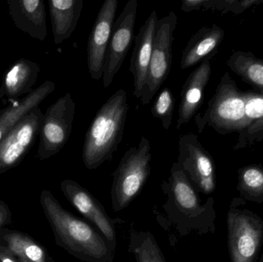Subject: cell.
Segmentation results:
<instances>
[{
	"mask_svg": "<svg viewBox=\"0 0 263 262\" xmlns=\"http://www.w3.org/2000/svg\"><path fill=\"white\" fill-rule=\"evenodd\" d=\"M162 190L166 197L162 214L156 213V220L165 230L174 231L178 236L192 232L206 233L213 228V201L202 206L198 192L177 162L170 170L168 179L162 182Z\"/></svg>",
	"mask_w": 263,
	"mask_h": 262,
	"instance_id": "obj_1",
	"label": "cell"
},
{
	"mask_svg": "<svg viewBox=\"0 0 263 262\" xmlns=\"http://www.w3.org/2000/svg\"><path fill=\"white\" fill-rule=\"evenodd\" d=\"M40 201L57 246L83 262H114L116 249L97 228L63 209L50 191Z\"/></svg>",
	"mask_w": 263,
	"mask_h": 262,
	"instance_id": "obj_2",
	"label": "cell"
},
{
	"mask_svg": "<svg viewBox=\"0 0 263 262\" xmlns=\"http://www.w3.org/2000/svg\"><path fill=\"white\" fill-rule=\"evenodd\" d=\"M129 107L127 92L120 89L99 109L83 142L82 157L86 169H97L112 159L123 140Z\"/></svg>",
	"mask_w": 263,
	"mask_h": 262,
	"instance_id": "obj_3",
	"label": "cell"
},
{
	"mask_svg": "<svg viewBox=\"0 0 263 262\" xmlns=\"http://www.w3.org/2000/svg\"><path fill=\"white\" fill-rule=\"evenodd\" d=\"M247 100V91L239 89L230 74L226 72L205 112L195 116L198 132L202 133L205 127H210L222 135L232 132L240 133L248 127Z\"/></svg>",
	"mask_w": 263,
	"mask_h": 262,
	"instance_id": "obj_4",
	"label": "cell"
},
{
	"mask_svg": "<svg viewBox=\"0 0 263 262\" xmlns=\"http://www.w3.org/2000/svg\"><path fill=\"white\" fill-rule=\"evenodd\" d=\"M151 144L145 137L125 152L114 173L111 199L114 212L127 208L142 190L151 172Z\"/></svg>",
	"mask_w": 263,
	"mask_h": 262,
	"instance_id": "obj_5",
	"label": "cell"
},
{
	"mask_svg": "<svg viewBox=\"0 0 263 262\" xmlns=\"http://www.w3.org/2000/svg\"><path fill=\"white\" fill-rule=\"evenodd\" d=\"M176 25L177 15L174 12L159 18L148 75L140 98L143 106H147L150 103L170 75L173 63V44Z\"/></svg>",
	"mask_w": 263,
	"mask_h": 262,
	"instance_id": "obj_6",
	"label": "cell"
},
{
	"mask_svg": "<svg viewBox=\"0 0 263 262\" xmlns=\"http://www.w3.org/2000/svg\"><path fill=\"white\" fill-rule=\"evenodd\" d=\"M76 103L66 92L43 114L37 158L41 161L58 154L70 137L76 114Z\"/></svg>",
	"mask_w": 263,
	"mask_h": 262,
	"instance_id": "obj_7",
	"label": "cell"
},
{
	"mask_svg": "<svg viewBox=\"0 0 263 262\" xmlns=\"http://www.w3.org/2000/svg\"><path fill=\"white\" fill-rule=\"evenodd\" d=\"M178 164L197 192L210 194L216 189V168L208 151L195 134L187 133L179 140Z\"/></svg>",
	"mask_w": 263,
	"mask_h": 262,
	"instance_id": "obj_8",
	"label": "cell"
},
{
	"mask_svg": "<svg viewBox=\"0 0 263 262\" xmlns=\"http://www.w3.org/2000/svg\"><path fill=\"white\" fill-rule=\"evenodd\" d=\"M227 226L232 262H253L262 238V221L251 212L231 209Z\"/></svg>",
	"mask_w": 263,
	"mask_h": 262,
	"instance_id": "obj_9",
	"label": "cell"
},
{
	"mask_svg": "<svg viewBox=\"0 0 263 262\" xmlns=\"http://www.w3.org/2000/svg\"><path fill=\"white\" fill-rule=\"evenodd\" d=\"M43 118L40 107L33 108L0 142V175L24 159L40 134Z\"/></svg>",
	"mask_w": 263,
	"mask_h": 262,
	"instance_id": "obj_10",
	"label": "cell"
},
{
	"mask_svg": "<svg viewBox=\"0 0 263 262\" xmlns=\"http://www.w3.org/2000/svg\"><path fill=\"white\" fill-rule=\"evenodd\" d=\"M137 9V0H129L114 23L105 58L103 81L106 89L112 84L130 49L135 38Z\"/></svg>",
	"mask_w": 263,
	"mask_h": 262,
	"instance_id": "obj_11",
	"label": "cell"
},
{
	"mask_svg": "<svg viewBox=\"0 0 263 262\" xmlns=\"http://www.w3.org/2000/svg\"><path fill=\"white\" fill-rule=\"evenodd\" d=\"M60 189L71 205L89 220L116 249L117 232L115 223L106 213L103 205L89 191L73 180H63L60 184Z\"/></svg>",
	"mask_w": 263,
	"mask_h": 262,
	"instance_id": "obj_12",
	"label": "cell"
},
{
	"mask_svg": "<svg viewBox=\"0 0 263 262\" xmlns=\"http://www.w3.org/2000/svg\"><path fill=\"white\" fill-rule=\"evenodd\" d=\"M118 0H106L102 5L87 44V66L91 78H103L105 58L114 25Z\"/></svg>",
	"mask_w": 263,
	"mask_h": 262,
	"instance_id": "obj_13",
	"label": "cell"
},
{
	"mask_svg": "<svg viewBox=\"0 0 263 262\" xmlns=\"http://www.w3.org/2000/svg\"><path fill=\"white\" fill-rule=\"evenodd\" d=\"M216 54L205 58L189 75L182 86L179 106L176 129L180 130L188 124L202 106L204 92L212 74L211 59Z\"/></svg>",
	"mask_w": 263,
	"mask_h": 262,
	"instance_id": "obj_14",
	"label": "cell"
},
{
	"mask_svg": "<svg viewBox=\"0 0 263 262\" xmlns=\"http://www.w3.org/2000/svg\"><path fill=\"white\" fill-rule=\"evenodd\" d=\"M158 21L157 12L153 10L141 26L138 35L135 37V46L129 71L133 74L134 80L133 95L139 99L142 97L146 82Z\"/></svg>",
	"mask_w": 263,
	"mask_h": 262,
	"instance_id": "obj_15",
	"label": "cell"
},
{
	"mask_svg": "<svg viewBox=\"0 0 263 262\" xmlns=\"http://www.w3.org/2000/svg\"><path fill=\"white\" fill-rule=\"evenodd\" d=\"M40 71V66L35 62L26 58L15 61L3 75L0 99L3 103H15L20 97L30 93L36 83Z\"/></svg>",
	"mask_w": 263,
	"mask_h": 262,
	"instance_id": "obj_16",
	"label": "cell"
},
{
	"mask_svg": "<svg viewBox=\"0 0 263 262\" xmlns=\"http://www.w3.org/2000/svg\"><path fill=\"white\" fill-rule=\"evenodd\" d=\"M7 3L15 27L35 39H46L47 25L43 0H8Z\"/></svg>",
	"mask_w": 263,
	"mask_h": 262,
	"instance_id": "obj_17",
	"label": "cell"
},
{
	"mask_svg": "<svg viewBox=\"0 0 263 262\" xmlns=\"http://www.w3.org/2000/svg\"><path fill=\"white\" fill-rule=\"evenodd\" d=\"M224 36L225 31L217 25L201 28L191 37L182 52L181 69H190L210 55L217 53Z\"/></svg>",
	"mask_w": 263,
	"mask_h": 262,
	"instance_id": "obj_18",
	"label": "cell"
},
{
	"mask_svg": "<svg viewBox=\"0 0 263 262\" xmlns=\"http://www.w3.org/2000/svg\"><path fill=\"white\" fill-rule=\"evenodd\" d=\"M55 84L46 80L21 99L0 111V142L16 126L23 117L55 91Z\"/></svg>",
	"mask_w": 263,
	"mask_h": 262,
	"instance_id": "obj_19",
	"label": "cell"
},
{
	"mask_svg": "<svg viewBox=\"0 0 263 262\" xmlns=\"http://www.w3.org/2000/svg\"><path fill=\"white\" fill-rule=\"evenodd\" d=\"M48 3L54 43L61 44L75 31L83 9V0H49Z\"/></svg>",
	"mask_w": 263,
	"mask_h": 262,
	"instance_id": "obj_20",
	"label": "cell"
},
{
	"mask_svg": "<svg viewBox=\"0 0 263 262\" xmlns=\"http://www.w3.org/2000/svg\"><path fill=\"white\" fill-rule=\"evenodd\" d=\"M0 243L20 262H55L43 245L23 232L4 229L0 232Z\"/></svg>",
	"mask_w": 263,
	"mask_h": 262,
	"instance_id": "obj_21",
	"label": "cell"
},
{
	"mask_svg": "<svg viewBox=\"0 0 263 262\" xmlns=\"http://www.w3.org/2000/svg\"><path fill=\"white\" fill-rule=\"evenodd\" d=\"M227 66L242 81L249 83L263 95V59L254 54L236 51L227 62Z\"/></svg>",
	"mask_w": 263,
	"mask_h": 262,
	"instance_id": "obj_22",
	"label": "cell"
},
{
	"mask_svg": "<svg viewBox=\"0 0 263 262\" xmlns=\"http://www.w3.org/2000/svg\"><path fill=\"white\" fill-rule=\"evenodd\" d=\"M128 252L137 262H166L153 234L144 231L130 230Z\"/></svg>",
	"mask_w": 263,
	"mask_h": 262,
	"instance_id": "obj_23",
	"label": "cell"
},
{
	"mask_svg": "<svg viewBox=\"0 0 263 262\" xmlns=\"http://www.w3.org/2000/svg\"><path fill=\"white\" fill-rule=\"evenodd\" d=\"M238 189L252 200L263 199V168L260 166H246L239 170Z\"/></svg>",
	"mask_w": 263,
	"mask_h": 262,
	"instance_id": "obj_24",
	"label": "cell"
},
{
	"mask_svg": "<svg viewBox=\"0 0 263 262\" xmlns=\"http://www.w3.org/2000/svg\"><path fill=\"white\" fill-rule=\"evenodd\" d=\"M175 103L176 100L171 89L165 87L158 95L152 106V115L155 118H158L162 122V127L165 130H168L171 126Z\"/></svg>",
	"mask_w": 263,
	"mask_h": 262,
	"instance_id": "obj_25",
	"label": "cell"
},
{
	"mask_svg": "<svg viewBox=\"0 0 263 262\" xmlns=\"http://www.w3.org/2000/svg\"><path fill=\"white\" fill-rule=\"evenodd\" d=\"M262 0H204L202 10H216L222 13L232 12L233 13L240 14L254 5L260 4Z\"/></svg>",
	"mask_w": 263,
	"mask_h": 262,
	"instance_id": "obj_26",
	"label": "cell"
},
{
	"mask_svg": "<svg viewBox=\"0 0 263 262\" xmlns=\"http://www.w3.org/2000/svg\"><path fill=\"white\" fill-rule=\"evenodd\" d=\"M238 135L235 150L246 149L253 145L263 143V115Z\"/></svg>",
	"mask_w": 263,
	"mask_h": 262,
	"instance_id": "obj_27",
	"label": "cell"
},
{
	"mask_svg": "<svg viewBox=\"0 0 263 262\" xmlns=\"http://www.w3.org/2000/svg\"><path fill=\"white\" fill-rule=\"evenodd\" d=\"M12 223V212L8 205L0 199V232Z\"/></svg>",
	"mask_w": 263,
	"mask_h": 262,
	"instance_id": "obj_28",
	"label": "cell"
},
{
	"mask_svg": "<svg viewBox=\"0 0 263 262\" xmlns=\"http://www.w3.org/2000/svg\"><path fill=\"white\" fill-rule=\"evenodd\" d=\"M204 0H183L181 3V10L184 12L199 11L202 9Z\"/></svg>",
	"mask_w": 263,
	"mask_h": 262,
	"instance_id": "obj_29",
	"label": "cell"
},
{
	"mask_svg": "<svg viewBox=\"0 0 263 262\" xmlns=\"http://www.w3.org/2000/svg\"><path fill=\"white\" fill-rule=\"evenodd\" d=\"M0 262H20L4 245L0 243Z\"/></svg>",
	"mask_w": 263,
	"mask_h": 262,
	"instance_id": "obj_30",
	"label": "cell"
}]
</instances>
